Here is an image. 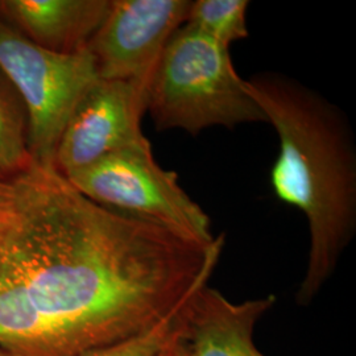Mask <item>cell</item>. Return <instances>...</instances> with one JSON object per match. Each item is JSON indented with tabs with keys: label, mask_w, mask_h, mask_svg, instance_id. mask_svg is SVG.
<instances>
[{
	"label": "cell",
	"mask_w": 356,
	"mask_h": 356,
	"mask_svg": "<svg viewBox=\"0 0 356 356\" xmlns=\"http://www.w3.org/2000/svg\"><path fill=\"white\" fill-rule=\"evenodd\" d=\"M0 220V348L82 356L154 327L209 284L225 236L202 243L106 209L54 166L10 179Z\"/></svg>",
	"instance_id": "1"
},
{
	"label": "cell",
	"mask_w": 356,
	"mask_h": 356,
	"mask_svg": "<svg viewBox=\"0 0 356 356\" xmlns=\"http://www.w3.org/2000/svg\"><path fill=\"white\" fill-rule=\"evenodd\" d=\"M245 82L280 141L270 173L272 188L307 222V267L296 301L309 305L330 280L355 234L353 132L335 104L296 79L261 73Z\"/></svg>",
	"instance_id": "2"
},
{
	"label": "cell",
	"mask_w": 356,
	"mask_h": 356,
	"mask_svg": "<svg viewBox=\"0 0 356 356\" xmlns=\"http://www.w3.org/2000/svg\"><path fill=\"white\" fill-rule=\"evenodd\" d=\"M145 113L159 131L191 135L216 126L267 123L234 67L229 48L185 24L173 33L153 72Z\"/></svg>",
	"instance_id": "3"
},
{
	"label": "cell",
	"mask_w": 356,
	"mask_h": 356,
	"mask_svg": "<svg viewBox=\"0 0 356 356\" xmlns=\"http://www.w3.org/2000/svg\"><path fill=\"white\" fill-rule=\"evenodd\" d=\"M0 72L24 102L33 164L54 166L70 115L98 79L92 56L88 49L65 54L41 48L0 17Z\"/></svg>",
	"instance_id": "4"
},
{
	"label": "cell",
	"mask_w": 356,
	"mask_h": 356,
	"mask_svg": "<svg viewBox=\"0 0 356 356\" xmlns=\"http://www.w3.org/2000/svg\"><path fill=\"white\" fill-rule=\"evenodd\" d=\"M95 204L173 229L202 243L214 242L210 218L191 200L175 172L157 164L152 145L127 148L67 176Z\"/></svg>",
	"instance_id": "5"
},
{
	"label": "cell",
	"mask_w": 356,
	"mask_h": 356,
	"mask_svg": "<svg viewBox=\"0 0 356 356\" xmlns=\"http://www.w3.org/2000/svg\"><path fill=\"white\" fill-rule=\"evenodd\" d=\"M191 0H111L88 51L98 78L147 89L173 33L184 26Z\"/></svg>",
	"instance_id": "6"
},
{
	"label": "cell",
	"mask_w": 356,
	"mask_h": 356,
	"mask_svg": "<svg viewBox=\"0 0 356 356\" xmlns=\"http://www.w3.org/2000/svg\"><path fill=\"white\" fill-rule=\"evenodd\" d=\"M145 99V91L134 83L98 78L65 126L54 168L67 177L108 154L151 144L141 128Z\"/></svg>",
	"instance_id": "7"
},
{
	"label": "cell",
	"mask_w": 356,
	"mask_h": 356,
	"mask_svg": "<svg viewBox=\"0 0 356 356\" xmlns=\"http://www.w3.org/2000/svg\"><path fill=\"white\" fill-rule=\"evenodd\" d=\"M275 302L272 294L232 302L206 284L182 307L178 356H266L254 344V327Z\"/></svg>",
	"instance_id": "8"
},
{
	"label": "cell",
	"mask_w": 356,
	"mask_h": 356,
	"mask_svg": "<svg viewBox=\"0 0 356 356\" xmlns=\"http://www.w3.org/2000/svg\"><path fill=\"white\" fill-rule=\"evenodd\" d=\"M111 0H0V17L38 47L57 53L86 51Z\"/></svg>",
	"instance_id": "9"
},
{
	"label": "cell",
	"mask_w": 356,
	"mask_h": 356,
	"mask_svg": "<svg viewBox=\"0 0 356 356\" xmlns=\"http://www.w3.org/2000/svg\"><path fill=\"white\" fill-rule=\"evenodd\" d=\"M32 165L26 116L10 89L0 81V178L10 181Z\"/></svg>",
	"instance_id": "10"
},
{
	"label": "cell",
	"mask_w": 356,
	"mask_h": 356,
	"mask_svg": "<svg viewBox=\"0 0 356 356\" xmlns=\"http://www.w3.org/2000/svg\"><path fill=\"white\" fill-rule=\"evenodd\" d=\"M248 6L247 0H197L191 3L185 26L229 48L232 42L250 36Z\"/></svg>",
	"instance_id": "11"
},
{
	"label": "cell",
	"mask_w": 356,
	"mask_h": 356,
	"mask_svg": "<svg viewBox=\"0 0 356 356\" xmlns=\"http://www.w3.org/2000/svg\"><path fill=\"white\" fill-rule=\"evenodd\" d=\"M185 302L152 329L82 356H178L181 312Z\"/></svg>",
	"instance_id": "12"
},
{
	"label": "cell",
	"mask_w": 356,
	"mask_h": 356,
	"mask_svg": "<svg viewBox=\"0 0 356 356\" xmlns=\"http://www.w3.org/2000/svg\"><path fill=\"white\" fill-rule=\"evenodd\" d=\"M11 191H13L11 181L0 178V201L8 200L10 195H11Z\"/></svg>",
	"instance_id": "13"
},
{
	"label": "cell",
	"mask_w": 356,
	"mask_h": 356,
	"mask_svg": "<svg viewBox=\"0 0 356 356\" xmlns=\"http://www.w3.org/2000/svg\"><path fill=\"white\" fill-rule=\"evenodd\" d=\"M8 207H10V198L6 201H0V220L7 214Z\"/></svg>",
	"instance_id": "14"
},
{
	"label": "cell",
	"mask_w": 356,
	"mask_h": 356,
	"mask_svg": "<svg viewBox=\"0 0 356 356\" xmlns=\"http://www.w3.org/2000/svg\"><path fill=\"white\" fill-rule=\"evenodd\" d=\"M0 356H15L11 353H8V351H6V350H3V348H0Z\"/></svg>",
	"instance_id": "15"
}]
</instances>
